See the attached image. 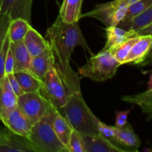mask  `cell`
Segmentation results:
<instances>
[{
	"label": "cell",
	"instance_id": "6da1fadb",
	"mask_svg": "<svg viewBox=\"0 0 152 152\" xmlns=\"http://www.w3.org/2000/svg\"><path fill=\"white\" fill-rule=\"evenodd\" d=\"M46 37L53 57V67L65 84L68 94L81 91L80 78L73 71L70 59L74 49L81 45L92 55L78 22L66 23L59 16L46 31Z\"/></svg>",
	"mask_w": 152,
	"mask_h": 152
},
{
	"label": "cell",
	"instance_id": "7a4b0ae2",
	"mask_svg": "<svg viewBox=\"0 0 152 152\" xmlns=\"http://www.w3.org/2000/svg\"><path fill=\"white\" fill-rule=\"evenodd\" d=\"M58 111L72 129L81 134H99L96 126L98 118L85 102L81 91L70 94L65 105L59 108Z\"/></svg>",
	"mask_w": 152,
	"mask_h": 152
},
{
	"label": "cell",
	"instance_id": "3957f363",
	"mask_svg": "<svg viewBox=\"0 0 152 152\" xmlns=\"http://www.w3.org/2000/svg\"><path fill=\"white\" fill-rule=\"evenodd\" d=\"M56 110L50 105L45 115L32 126L28 139L37 152H68L58 139L53 129V121Z\"/></svg>",
	"mask_w": 152,
	"mask_h": 152
},
{
	"label": "cell",
	"instance_id": "277c9868",
	"mask_svg": "<svg viewBox=\"0 0 152 152\" xmlns=\"http://www.w3.org/2000/svg\"><path fill=\"white\" fill-rule=\"evenodd\" d=\"M121 64L108 50H102L96 55L92 54L87 63L79 68L82 77L96 82H104L112 78Z\"/></svg>",
	"mask_w": 152,
	"mask_h": 152
},
{
	"label": "cell",
	"instance_id": "5b68a950",
	"mask_svg": "<svg viewBox=\"0 0 152 152\" xmlns=\"http://www.w3.org/2000/svg\"><path fill=\"white\" fill-rule=\"evenodd\" d=\"M42 83L39 91L42 96L56 109L64 106L69 94L54 67L48 71Z\"/></svg>",
	"mask_w": 152,
	"mask_h": 152
},
{
	"label": "cell",
	"instance_id": "8992f818",
	"mask_svg": "<svg viewBox=\"0 0 152 152\" xmlns=\"http://www.w3.org/2000/svg\"><path fill=\"white\" fill-rule=\"evenodd\" d=\"M17 105L33 126L45 115L51 104L39 91L23 93L17 97Z\"/></svg>",
	"mask_w": 152,
	"mask_h": 152
},
{
	"label": "cell",
	"instance_id": "52a82bcc",
	"mask_svg": "<svg viewBox=\"0 0 152 152\" xmlns=\"http://www.w3.org/2000/svg\"><path fill=\"white\" fill-rule=\"evenodd\" d=\"M128 6L116 0L96 5L94 9L81 15L82 17H92L98 19L107 27L117 26L124 18Z\"/></svg>",
	"mask_w": 152,
	"mask_h": 152
},
{
	"label": "cell",
	"instance_id": "ba28073f",
	"mask_svg": "<svg viewBox=\"0 0 152 152\" xmlns=\"http://www.w3.org/2000/svg\"><path fill=\"white\" fill-rule=\"evenodd\" d=\"M0 152H37L28 137L16 134L7 128L0 132Z\"/></svg>",
	"mask_w": 152,
	"mask_h": 152
},
{
	"label": "cell",
	"instance_id": "9c48e42d",
	"mask_svg": "<svg viewBox=\"0 0 152 152\" xmlns=\"http://www.w3.org/2000/svg\"><path fill=\"white\" fill-rule=\"evenodd\" d=\"M2 123L10 132L29 138L32 124L18 105L7 114Z\"/></svg>",
	"mask_w": 152,
	"mask_h": 152
},
{
	"label": "cell",
	"instance_id": "30bf717a",
	"mask_svg": "<svg viewBox=\"0 0 152 152\" xmlns=\"http://www.w3.org/2000/svg\"><path fill=\"white\" fill-rule=\"evenodd\" d=\"M34 0H1L0 13L10 19L22 18L31 23V10Z\"/></svg>",
	"mask_w": 152,
	"mask_h": 152
},
{
	"label": "cell",
	"instance_id": "8fae6325",
	"mask_svg": "<svg viewBox=\"0 0 152 152\" xmlns=\"http://www.w3.org/2000/svg\"><path fill=\"white\" fill-rule=\"evenodd\" d=\"M16 106L17 96L13 93L7 76H4L0 80V120L2 122Z\"/></svg>",
	"mask_w": 152,
	"mask_h": 152
},
{
	"label": "cell",
	"instance_id": "7c38bea8",
	"mask_svg": "<svg viewBox=\"0 0 152 152\" xmlns=\"http://www.w3.org/2000/svg\"><path fill=\"white\" fill-rule=\"evenodd\" d=\"M116 141L118 147L125 151H138L141 142L129 123L121 129H115Z\"/></svg>",
	"mask_w": 152,
	"mask_h": 152
},
{
	"label": "cell",
	"instance_id": "4fadbf2b",
	"mask_svg": "<svg viewBox=\"0 0 152 152\" xmlns=\"http://www.w3.org/2000/svg\"><path fill=\"white\" fill-rule=\"evenodd\" d=\"M86 152H124L102 135L81 134Z\"/></svg>",
	"mask_w": 152,
	"mask_h": 152
},
{
	"label": "cell",
	"instance_id": "5bb4252c",
	"mask_svg": "<svg viewBox=\"0 0 152 152\" xmlns=\"http://www.w3.org/2000/svg\"><path fill=\"white\" fill-rule=\"evenodd\" d=\"M152 35L139 37L131 48L124 64H139L146 58L151 50Z\"/></svg>",
	"mask_w": 152,
	"mask_h": 152
},
{
	"label": "cell",
	"instance_id": "9a60e30c",
	"mask_svg": "<svg viewBox=\"0 0 152 152\" xmlns=\"http://www.w3.org/2000/svg\"><path fill=\"white\" fill-rule=\"evenodd\" d=\"M53 66V57L50 47L35 57L31 58L28 71L39 80H42Z\"/></svg>",
	"mask_w": 152,
	"mask_h": 152
},
{
	"label": "cell",
	"instance_id": "2e32d148",
	"mask_svg": "<svg viewBox=\"0 0 152 152\" xmlns=\"http://www.w3.org/2000/svg\"><path fill=\"white\" fill-rule=\"evenodd\" d=\"M23 42L31 58L38 56L49 48L47 40L32 27L28 29L25 34Z\"/></svg>",
	"mask_w": 152,
	"mask_h": 152
},
{
	"label": "cell",
	"instance_id": "e0dca14e",
	"mask_svg": "<svg viewBox=\"0 0 152 152\" xmlns=\"http://www.w3.org/2000/svg\"><path fill=\"white\" fill-rule=\"evenodd\" d=\"M105 31H106L107 40L105 47L102 50H108V51L114 49L119 45L122 44L128 39L137 37L135 31H126V30L119 28L117 26L107 27Z\"/></svg>",
	"mask_w": 152,
	"mask_h": 152
},
{
	"label": "cell",
	"instance_id": "ac0fdd59",
	"mask_svg": "<svg viewBox=\"0 0 152 152\" xmlns=\"http://www.w3.org/2000/svg\"><path fill=\"white\" fill-rule=\"evenodd\" d=\"M10 48L13 53L14 61L13 73L28 70L31 60V56L24 44L23 40L16 42H10Z\"/></svg>",
	"mask_w": 152,
	"mask_h": 152
},
{
	"label": "cell",
	"instance_id": "d6986e66",
	"mask_svg": "<svg viewBox=\"0 0 152 152\" xmlns=\"http://www.w3.org/2000/svg\"><path fill=\"white\" fill-rule=\"evenodd\" d=\"M152 24V6L129 19H122L117 27L126 31H136Z\"/></svg>",
	"mask_w": 152,
	"mask_h": 152
},
{
	"label": "cell",
	"instance_id": "ffe728a7",
	"mask_svg": "<svg viewBox=\"0 0 152 152\" xmlns=\"http://www.w3.org/2000/svg\"><path fill=\"white\" fill-rule=\"evenodd\" d=\"M83 0H63L59 16L66 23L78 22L81 19Z\"/></svg>",
	"mask_w": 152,
	"mask_h": 152
},
{
	"label": "cell",
	"instance_id": "44dd1931",
	"mask_svg": "<svg viewBox=\"0 0 152 152\" xmlns=\"http://www.w3.org/2000/svg\"><path fill=\"white\" fill-rule=\"evenodd\" d=\"M123 101L129 103L137 105L141 108L144 114L148 115L149 118L151 117L152 114V89L148 87L145 91L134 95H124L121 96Z\"/></svg>",
	"mask_w": 152,
	"mask_h": 152
},
{
	"label": "cell",
	"instance_id": "7402d4cb",
	"mask_svg": "<svg viewBox=\"0 0 152 152\" xmlns=\"http://www.w3.org/2000/svg\"><path fill=\"white\" fill-rule=\"evenodd\" d=\"M13 74L17 79L24 93L39 91L41 89L42 80L35 77L28 70L16 71Z\"/></svg>",
	"mask_w": 152,
	"mask_h": 152
},
{
	"label": "cell",
	"instance_id": "603a6c76",
	"mask_svg": "<svg viewBox=\"0 0 152 152\" xmlns=\"http://www.w3.org/2000/svg\"><path fill=\"white\" fill-rule=\"evenodd\" d=\"M53 127L58 139L67 148L73 129L65 117L59 113L58 109H56L55 112Z\"/></svg>",
	"mask_w": 152,
	"mask_h": 152
},
{
	"label": "cell",
	"instance_id": "cb8c5ba5",
	"mask_svg": "<svg viewBox=\"0 0 152 152\" xmlns=\"http://www.w3.org/2000/svg\"><path fill=\"white\" fill-rule=\"evenodd\" d=\"M31 27V23L22 18L10 20L7 30L10 42H16L23 40L25 34Z\"/></svg>",
	"mask_w": 152,
	"mask_h": 152
},
{
	"label": "cell",
	"instance_id": "d4e9b609",
	"mask_svg": "<svg viewBox=\"0 0 152 152\" xmlns=\"http://www.w3.org/2000/svg\"><path fill=\"white\" fill-rule=\"evenodd\" d=\"M138 39H139V37H134L128 39L122 44L119 45L118 46L110 50V52L121 65H123L131 48L134 45V44L137 41Z\"/></svg>",
	"mask_w": 152,
	"mask_h": 152
},
{
	"label": "cell",
	"instance_id": "484cf974",
	"mask_svg": "<svg viewBox=\"0 0 152 152\" xmlns=\"http://www.w3.org/2000/svg\"><path fill=\"white\" fill-rule=\"evenodd\" d=\"M152 6V0H140L128 5L126 14L123 19H129L140 13L145 9Z\"/></svg>",
	"mask_w": 152,
	"mask_h": 152
},
{
	"label": "cell",
	"instance_id": "4316f807",
	"mask_svg": "<svg viewBox=\"0 0 152 152\" xmlns=\"http://www.w3.org/2000/svg\"><path fill=\"white\" fill-rule=\"evenodd\" d=\"M67 149L68 152H86L81 134L74 129L71 132Z\"/></svg>",
	"mask_w": 152,
	"mask_h": 152
},
{
	"label": "cell",
	"instance_id": "83f0119b",
	"mask_svg": "<svg viewBox=\"0 0 152 152\" xmlns=\"http://www.w3.org/2000/svg\"><path fill=\"white\" fill-rule=\"evenodd\" d=\"M96 126H97V129L99 134L102 135L103 137L106 138L113 144L118 146L117 144V141H116L115 126H108V125L102 123L99 119H97V120H96Z\"/></svg>",
	"mask_w": 152,
	"mask_h": 152
},
{
	"label": "cell",
	"instance_id": "f1b7e54d",
	"mask_svg": "<svg viewBox=\"0 0 152 152\" xmlns=\"http://www.w3.org/2000/svg\"><path fill=\"white\" fill-rule=\"evenodd\" d=\"M9 48H10V39L8 34H7L0 49V80L4 76V62Z\"/></svg>",
	"mask_w": 152,
	"mask_h": 152
},
{
	"label": "cell",
	"instance_id": "f546056e",
	"mask_svg": "<svg viewBox=\"0 0 152 152\" xmlns=\"http://www.w3.org/2000/svg\"><path fill=\"white\" fill-rule=\"evenodd\" d=\"M11 19L7 15L0 13V49L7 34L9 24Z\"/></svg>",
	"mask_w": 152,
	"mask_h": 152
},
{
	"label": "cell",
	"instance_id": "4dcf8cb0",
	"mask_svg": "<svg viewBox=\"0 0 152 152\" xmlns=\"http://www.w3.org/2000/svg\"><path fill=\"white\" fill-rule=\"evenodd\" d=\"M130 109L126 110V111H117L114 126L117 129H121V128L124 127L128 123V117H129V114H130Z\"/></svg>",
	"mask_w": 152,
	"mask_h": 152
},
{
	"label": "cell",
	"instance_id": "1f68e13d",
	"mask_svg": "<svg viewBox=\"0 0 152 152\" xmlns=\"http://www.w3.org/2000/svg\"><path fill=\"white\" fill-rule=\"evenodd\" d=\"M7 80H8L9 84H10V87H11L12 90H13V93L16 94V96H19L20 95H22L24 93L23 91L22 90V88H21L20 85H19V82H18L17 79L16 78V77L14 76L13 73L10 74H7Z\"/></svg>",
	"mask_w": 152,
	"mask_h": 152
},
{
	"label": "cell",
	"instance_id": "d6a6232c",
	"mask_svg": "<svg viewBox=\"0 0 152 152\" xmlns=\"http://www.w3.org/2000/svg\"><path fill=\"white\" fill-rule=\"evenodd\" d=\"M13 69H14V61H13V53L9 48L4 62V76L13 73Z\"/></svg>",
	"mask_w": 152,
	"mask_h": 152
},
{
	"label": "cell",
	"instance_id": "836d02e7",
	"mask_svg": "<svg viewBox=\"0 0 152 152\" xmlns=\"http://www.w3.org/2000/svg\"><path fill=\"white\" fill-rule=\"evenodd\" d=\"M135 33H136V35L137 37L152 35V24L137 30V31H135Z\"/></svg>",
	"mask_w": 152,
	"mask_h": 152
},
{
	"label": "cell",
	"instance_id": "e575fe53",
	"mask_svg": "<svg viewBox=\"0 0 152 152\" xmlns=\"http://www.w3.org/2000/svg\"><path fill=\"white\" fill-rule=\"evenodd\" d=\"M116 1H117L118 2H120V3H121V4H125V5L128 6V5H129V4H133V3L136 2V1H140V0H116Z\"/></svg>",
	"mask_w": 152,
	"mask_h": 152
},
{
	"label": "cell",
	"instance_id": "d590c367",
	"mask_svg": "<svg viewBox=\"0 0 152 152\" xmlns=\"http://www.w3.org/2000/svg\"><path fill=\"white\" fill-rule=\"evenodd\" d=\"M1 129H2V128H1V127H0V132H1Z\"/></svg>",
	"mask_w": 152,
	"mask_h": 152
},
{
	"label": "cell",
	"instance_id": "8d00e7d4",
	"mask_svg": "<svg viewBox=\"0 0 152 152\" xmlns=\"http://www.w3.org/2000/svg\"><path fill=\"white\" fill-rule=\"evenodd\" d=\"M0 4H1V0H0Z\"/></svg>",
	"mask_w": 152,
	"mask_h": 152
}]
</instances>
